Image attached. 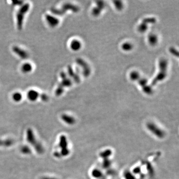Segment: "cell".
Wrapping results in <instances>:
<instances>
[{
	"label": "cell",
	"mask_w": 179,
	"mask_h": 179,
	"mask_svg": "<svg viewBox=\"0 0 179 179\" xmlns=\"http://www.w3.org/2000/svg\"><path fill=\"white\" fill-rule=\"evenodd\" d=\"M159 66L160 67V72L152 82L153 86L155 85L158 82L161 81L165 78L167 75V68L168 66V62L165 59H162L160 60Z\"/></svg>",
	"instance_id": "cell-1"
},
{
	"label": "cell",
	"mask_w": 179,
	"mask_h": 179,
	"mask_svg": "<svg viewBox=\"0 0 179 179\" xmlns=\"http://www.w3.org/2000/svg\"><path fill=\"white\" fill-rule=\"evenodd\" d=\"M29 8H30V5L29 3L24 4L17 13V27L18 30H21V29L23 28L24 16L28 12Z\"/></svg>",
	"instance_id": "cell-2"
},
{
	"label": "cell",
	"mask_w": 179,
	"mask_h": 179,
	"mask_svg": "<svg viewBox=\"0 0 179 179\" xmlns=\"http://www.w3.org/2000/svg\"><path fill=\"white\" fill-rule=\"evenodd\" d=\"M69 10L72 11L74 13H76L78 12L79 8L76 6L72 5L71 4L66 3L64 4L61 8L59 9L52 8L51 9V12L52 14L55 15H62L65 14L67 11H69Z\"/></svg>",
	"instance_id": "cell-3"
},
{
	"label": "cell",
	"mask_w": 179,
	"mask_h": 179,
	"mask_svg": "<svg viewBox=\"0 0 179 179\" xmlns=\"http://www.w3.org/2000/svg\"><path fill=\"white\" fill-rule=\"evenodd\" d=\"M146 127L151 133L158 138H163L165 136V131L153 122L147 123L146 124Z\"/></svg>",
	"instance_id": "cell-4"
},
{
	"label": "cell",
	"mask_w": 179,
	"mask_h": 179,
	"mask_svg": "<svg viewBox=\"0 0 179 179\" xmlns=\"http://www.w3.org/2000/svg\"><path fill=\"white\" fill-rule=\"evenodd\" d=\"M59 146L60 148V153L61 156L66 157L69 155L70 151L68 148V142L67 137L64 135L61 136L59 138Z\"/></svg>",
	"instance_id": "cell-5"
},
{
	"label": "cell",
	"mask_w": 179,
	"mask_h": 179,
	"mask_svg": "<svg viewBox=\"0 0 179 179\" xmlns=\"http://www.w3.org/2000/svg\"><path fill=\"white\" fill-rule=\"evenodd\" d=\"M27 141L31 145L33 146V147L36 146L38 143L40 142L38 141L36 139L33 130L31 128H29L27 130Z\"/></svg>",
	"instance_id": "cell-6"
},
{
	"label": "cell",
	"mask_w": 179,
	"mask_h": 179,
	"mask_svg": "<svg viewBox=\"0 0 179 179\" xmlns=\"http://www.w3.org/2000/svg\"><path fill=\"white\" fill-rule=\"evenodd\" d=\"M13 51L15 54H17L18 57L21 58L23 59H26L29 57V54L28 53L23 49L22 48H20V47L18 46H14L13 47Z\"/></svg>",
	"instance_id": "cell-7"
},
{
	"label": "cell",
	"mask_w": 179,
	"mask_h": 179,
	"mask_svg": "<svg viewBox=\"0 0 179 179\" xmlns=\"http://www.w3.org/2000/svg\"><path fill=\"white\" fill-rule=\"evenodd\" d=\"M45 19L48 25L52 27H57L60 23L58 18L49 14H46L45 15Z\"/></svg>",
	"instance_id": "cell-8"
},
{
	"label": "cell",
	"mask_w": 179,
	"mask_h": 179,
	"mask_svg": "<svg viewBox=\"0 0 179 179\" xmlns=\"http://www.w3.org/2000/svg\"><path fill=\"white\" fill-rule=\"evenodd\" d=\"M76 62L79 66L82 67L83 70V74L85 76L87 77L90 73V69L89 67L88 66L87 64L81 58H78L76 59Z\"/></svg>",
	"instance_id": "cell-9"
},
{
	"label": "cell",
	"mask_w": 179,
	"mask_h": 179,
	"mask_svg": "<svg viewBox=\"0 0 179 179\" xmlns=\"http://www.w3.org/2000/svg\"><path fill=\"white\" fill-rule=\"evenodd\" d=\"M60 77L62 79V82L61 84L63 86L64 88L70 87L72 85V81L67 78L66 74L65 72L61 73Z\"/></svg>",
	"instance_id": "cell-10"
},
{
	"label": "cell",
	"mask_w": 179,
	"mask_h": 179,
	"mask_svg": "<svg viewBox=\"0 0 179 179\" xmlns=\"http://www.w3.org/2000/svg\"><path fill=\"white\" fill-rule=\"evenodd\" d=\"M61 119L65 124L69 125H73L76 123V119L72 116L68 114H63L61 116Z\"/></svg>",
	"instance_id": "cell-11"
},
{
	"label": "cell",
	"mask_w": 179,
	"mask_h": 179,
	"mask_svg": "<svg viewBox=\"0 0 179 179\" xmlns=\"http://www.w3.org/2000/svg\"><path fill=\"white\" fill-rule=\"evenodd\" d=\"M27 97L31 102H35L39 98V94L35 90H30L27 92Z\"/></svg>",
	"instance_id": "cell-12"
},
{
	"label": "cell",
	"mask_w": 179,
	"mask_h": 179,
	"mask_svg": "<svg viewBox=\"0 0 179 179\" xmlns=\"http://www.w3.org/2000/svg\"><path fill=\"white\" fill-rule=\"evenodd\" d=\"M96 3H97L96 4L97 7L94 8L92 11V13L93 14V15H95V16H98L99 15L105 7L104 2L102 1H98V2H96Z\"/></svg>",
	"instance_id": "cell-13"
},
{
	"label": "cell",
	"mask_w": 179,
	"mask_h": 179,
	"mask_svg": "<svg viewBox=\"0 0 179 179\" xmlns=\"http://www.w3.org/2000/svg\"><path fill=\"white\" fill-rule=\"evenodd\" d=\"M71 49L73 51H79L81 48L82 43L80 41L77 39H74L71 41L70 45Z\"/></svg>",
	"instance_id": "cell-14"
},
{
	"label": "cell",
	"mask_w": 179,
	"mask_h": 179,
	"mask_svg": "<svg viewBox=\"0 0 179 179\" xmlns=\"http://www.w3.org/2000/svg\"><path fill=\"white\" fill-rule=\"evenodd\" d=\"M68 72L69 75L72 78L74 81L76 82V83H79L80 82V78L77 75V74L75 73V72L73 71L72 68L70 66H68Z\"/></svg>",
	"instance_id": "cell-15"
},
{
	"label": "cell",
	"mask_w": 179,
	"mask_h": 179,
	"mask_svg": "<svg viewBox=\"0 0 179 179\" xmlns=\"http://www.w3.org/2000/svg\"><path fill=\"white\" fill-rule=\"evenodd\" d=\"M32 70V66L29 63H25L21 66V71L24 73H29Z\"/></svg>",
	"instance_id": "cell-16"
},
{
	"label": "cell",
	"mask_w": 179,
	"mask_h": 179,
	"mask_svg": "<svg viewBox=\"0 0 179 179\" xmlns=\"http://www.w3.org/2000/svg\"><path fill=\"white\" fill-rule=\"evenodd\" d=\"M92 176L96 179H101L103 177V173L98 169H94L92 172Z\"/></svg>",
	"instance_id": "cell-17"
},
{
	"label": "cell",
	"mask_w": 179,
	"mask_h": 179,
	"mask_svg": "<svg viewBox=\"0 0 179 179\" xmlns=\"http://www.w3.org/2000/svg\"><path fill=\"white\" fill-rule=\"evenodd\" d=\"M112 154V151L110 149H106L99 153V156L103 159H108Z\"/></svg>",
	"instance_id": "cell-18"
},
{
	"label": "cell",
	"mask_w": 179,
	"mask_h": 179,
	"mask_svg": "<svg viewBox=\"0 0 179 179\" xmlns=\"http://www.w3.org/2000/svg\"><path fill=\"white\" fill-rule=\"evenodd\" d=\"M148 41L150 44L151 45H155L158 42V38L156 35L153 33L150 34L148 36Z\"/></svg>",
	"instance_id": "cell-19"
},
{
	"label": "cell",
	"mask_w": 179,
	"mask_h": 179,
	"mask_svg": "<svg viewBox=\"0 0 179 179\" xmlns=\"http://www.w3.org/2000/svg\"><path fill=\"white\" fill-rule=\"evenodd\" d=\"M130 78L132 81H138L139 79L140 78V74L137 71H133L130 73Z\"/></svg>",
	"instance_id": "cell-20"
},
{
	"label": "cell",
	"mask_w": 179,
	"mask_h": 179,
	"mask_svg": "<svg viewBox=\"0 0 179 179\" xmlns=\"http://www.w3.org/2000/svg\"><path fill=\"white\" fill-rule=\"evenodd\" d=\"M122 48L124 51H130L133 49V45L130 42H124L122 45Z\"/></svg>",
	"instance_id": "cell-21"
},
{
	"label": "cell",
	"mask_w": 179,
	"mask_h": 179,
	"mask_svg": "<svg viewBox=\"0 0 179 179\" xmlns=\"http://www.w3.org/2000/svg\"><path fill=\"white\" fill-rule=\"evenodd\" d=\"M21 152L24 155H29L32 153V150L29 146L24 145L21 148Z\"/></svg>",
	"instance_id": "cell-22"
},
{
	"label": "cell",
	"mask_w": 179,
	"mask_h": 179,
	"mask_svg": "<svg viewBox=\"0 0 179 179\" xmlns=\"http://www.w3.org/2000/svg\"><path fill=\"white\" fill-rule=\"evenodd\" d=\"M23 98V95L21 93L15 92L13 95V99L15 102H20Z\"/></svg>",
	"instance_id": "cell-23"
},
{
	"label": "cell",
	"mask_w": 179,
	"mask_h": 179,
	"mask_svg": "<svg viewBox=\"0 0 179 179\" xmlns=\"http://www.w3.org/2000/svg\"><path fill=\"white\" fill-rule=\"evenodd\" d=\"M64 91V88L62 84L60 83L55 91V95L56 96H60Z\"/></svg>",
	"instance_id": "cell-24"
},
{
	"label": "cell",
	"mask_w": 179,
	"mask_h": 179,
	"mask_svg": "<svg viewBox=\"0 0 179 179\" xmlns=\"http://www.w3.org/2000/svg\"><path fill=\"white\" fill-rule=\"evenodd\" d=\"M148 29L147 24L144 23H141L140 25H139L138 27V30L139 32H141V33H144L146 32V30Z\"/></svg>",
	"instance_id": "cell-25"
},
{
	"label": "cell",
	"mask_w": 179,
	"mask_h": 179,
	"mask_svg": "<svg viewBox=\"0 0 179 179\" xmlns=\"http://www.w3.org/2000/svg\"><path fill=\"white\" fill-rule=\"evenodd\" d=\"M124 177L125 179H136L134 174L130 171H126L124 173Z\"/></svg>",
	"instance_id": "cell-26"
},
{
	"label": "cell",
	"mask_w": 179,
	"mask_h": 179,
	"mask_svg": "<svg viewBox=\"0 0 179 179\" xmlns=\"http://www.w3.org/2000/svg\"><path fill=\"white\" fill-rule=\"evenodd\" d=\"M142 89H143L144 93L146 94H148V95H150L153 93V89H152V87L149 86L148 85L142 88Z\"/></svg>",
	"instance_id": "cell-27"
},
{
	"label": "cell",
	"mask_w": 179,
	"mask_h": 179,
	"mask_svg": "<svg viewBox=\"0 0 179 179\" xmlns=\"http://www.w3.org/2000/svg\"><path fill=\"white\" fill-rule=\"evenodd\" d=\"M114 5L116 7V9L118 10L119 11H121L123 9V4L122 1H114Z\"/></svg>",
	"instance_id": "cell-28"
},
{
	"label": "cell",
	"mask_w": 179,
	"mask_h": 179,
	"mask_svg": "<svg viewBox=\"0 0 179 179\" xmlns=\"http://www.w3.org/2000/svg\"><path fill=\"white\" fill-rule=\"evenodd\" d=\"M111 162L110 160L109 159H104L103 162H102V167L104 168H108L111 165Z\"/></svg>",
	"instance_id": "cell-29"
},
{
	"label": "cell",
	"mask_w": 179,
	"mask_h": 179,
	"mask_svg": "<svg viewBox=\"0 0 179 179\" xmlns=\"http://www.w3.org/2000/svg\"><path fill=\"white\" fill-rule=\"evenodd\" d=\"M156 22V19L153 18H148L143 20L142 23L148 24H154Z\"/></svg>",
	"instance_id": "cell-30"
},
{
	"label": "cell",
	"mask_w": 179,
	"mask_h": 179,
	"mask_svg": "<svg viewBox=\"0 0 179 179\" xmlns=\"http://www.w3.org/2000/svg\"><path fill=\"white\" fill-rule=\"evenodd\" d=\"M138 84L142 88L144 87L147 85L148 81L145 78H140L138 81Z\"/></svg>",
	"instance_id": "cell-31"
},
{
	"label": "cell",
	"mask_w": 179,
	"mask_h": 179,
	"mask_svg": "<svg viewBox=\"0 0 179 179\" xmlns=\"http://www.w3.org/2000/svg\"><path fill=\"white\" fill-rule=\"evenodd\" d=\"M39 96L41 97V99L43 102H46L49 99V97L45 93H42L41 95H39Z\"/></svg>",
	"instance_id": "cell-32"
},
{
	"label": "cell",
	"mask_w": 179,
	"mask_h": 179,
	"mask_svg": "<svg viewBox=\"0 0 179 179\" xmlns=\"http://www.w3.org/2000/svg\"><path fill=\"white\" fill-rule=\"evenodd\" d=\"M169 51H170V53H171V54H173L175 56H178L179 55V53H178V52L177 50L175 49V48H174V47H170V49H169Z\"/></svg>",
	"instance_id": "cell-33"
},
{
	"label": "cell",
	"mask_w": 179,
	"mask_h": 179,
	"mask_svg": "<svg viewBox=\"0 0 179 179\" xmlns=\"http://www.w3.org/2000/svg\"><path fill=\"white\" fill-rule=\"evenodd\" d=\"M12 3L13 5H15V6H21L24 3V1H13Z\"/></svg>",
	"instance_id": "cell-34"
},
{
	"label": "cell",
	"mask_w": 179,
	"mask_h": 179,
	"mask_svg": "<svg viewBox=\"0 0 179 179\" xmlns=\"http://www.w3.org/2000/svg\"><path fill=\"white\" fill-rule=\"evenodd\" d=\"M141 172V168L140 167H136L133 170V173H134V174H140Z\"/></svg>",
	"instance_id": "cell-35"
},
{
	"label": "cell",
	"mask_w": 179,
	"mask_h": 179,
	"mask_svg": "<svg viewBox=\"0 0 179 179\" xmlns=\"http://www.w3.org/2000/svg\"><path fill=\"white\" fill-rule=\"evenodd\" d=\"M54 156L56 158H60L61 157L60 152H58V151H55L54 153Z\"/></svg>",
	"instance_id": "cell-36"
},
{
	"label": "cell",
	"mask_w": 179,
	"mask_h": 179,
	"mask_svg": "<svg viewBox=\"0 0 179 179\" xmlns=\"http://www.w3.org/2000/svg\"><path fill=\"white\" fill-rule=\"evenodd\" d=\"M41 179H57L55 178L51 177H42Z\"/></svg>",
	"instance_id": "cell-37"
},
{
	"label": "cell",
	"mask_w": 179,
	"mask_h": 179,
	"mask_svg": "<svg viewBox=\"0 0 179 179\" xmlns=\"http://www.w3.org/2000/svg\"><path fill=\"white\" fill-rule=\"evenodd\" d=\"M104 179V178H103V177H102V178H101V179Z\"/></svg>",
	"instance_id": "cell-38"
}]
</instances>
